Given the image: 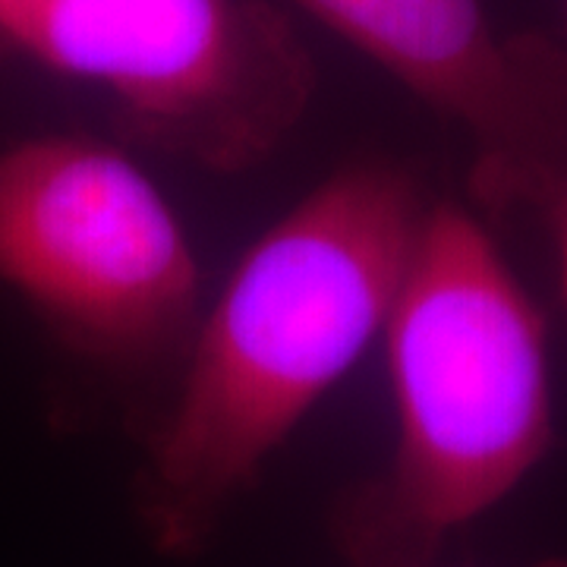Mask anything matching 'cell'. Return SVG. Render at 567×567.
Listing matches in <instances>:
<instances>
[{"mask_svg":"<svg viewBox=\"0 0 567 567\" xmlns=\"http://www.w3.org/2000/svg\"><path fill=\"white\" fill-rule=\"evenodd\" d=\"M382 334L394 457L341 536L365 567H423L548 454L546 322L486 227L439 203L425 205Z\"/></svg>","mask_w":567,"mask_h":567,"instance_id":"7a4b0ae2","label":"cell"},{"mask_svg":"<svg viewBox=\"0 0 567 567\" xmlns=\"http://www.w3.org/2000/svg\"><path fill=\"white\" fill-rule=\"evenodd\" d=\"M473 145L488 208L551 205L567 186V51L505 39L483 0H293Z\"/></svg>","mask_w":567,"mask_h":567,"instance_id":"5b68a950","label":"cell"},{"mask_svg":"<svg viewBox=\"0 0 567 567\" xmlns=\"http://www.w3.org/2000/svg\"><path fill=\"white\" fill-rule=\"evenodd\" d=\"M17 3H20V0H0V13H7V10L17 7Z\"/></svg>","mask_w":567,"mask_h":567,"instance_id":"52a82bcc","label":"cell"},{"mask_svg":"<svg viewBox=\"0 0 567 567\" xmlns=\"http://www.w3.org/2000/svg\"><path fill=\"white\" fill-rule=\"evenodd\" d=\"M423 567H429V565H423ZM543 567H567L565 561H548V565H543Z\"/></svg>","mask_w":567,"mask_h":567,"instance_id":"ba28073f","label":"cell"},{"mask_svg":"<svg viewBox=\"0 0 567 567\" xmlns=\"http://www.w3.org/2000/svg\"><path fill=\"white\" fill-rule=\"evenodd\" d=\"M0 32L102 85L142 136L215 171L262 162L312 92L303 44L256 0H20Z\"/></svg>","mask_w":567,"mask_h":567,"instance_id":"3957f363","label":"cell"},{"mask_svg":"<svg viewBox=\"0 0 567 567\" xmlns=\"http://www.w3.org/2000/svg\"><path fill=\"white\" fill-rule=\"evenodd\" d=\"M551 205H555V218H558V259H561V284L567 293V186Z\"/></svg>","mask_w":567,"mask_h":567,"instance_id":"8992f818","label":"cell"},{"mask_svg":"<svg viewBox=\"0 0 567 567\" xmlns=\"http://www.w3.org/2000/svg\"><path fill=\"white\" fill-rule=\"evenodd\" d=\"M425 205L391 164H353L265 230L199 324L142 486L167 555L203 546L227 505L388 322Z\"/></svg>","mask_w":567,"mask_h":567,"instance_id":"6da1fadb","label":"cell"},{"mask_svg":"<svg viewBox=\"0 0 567 567\" xmlns=\"http://www.w3.org/2000/svg\"><path fill=\"white\" fill-rule=\"evenodd\" d=\"M0 281L102 357H145L199 303V262L152 177L80 136L0 155Z\"/></svg>","mask_w":567,"mask_h":567,"instance_id":"277c9868","label":"cell"}]
</instances>
